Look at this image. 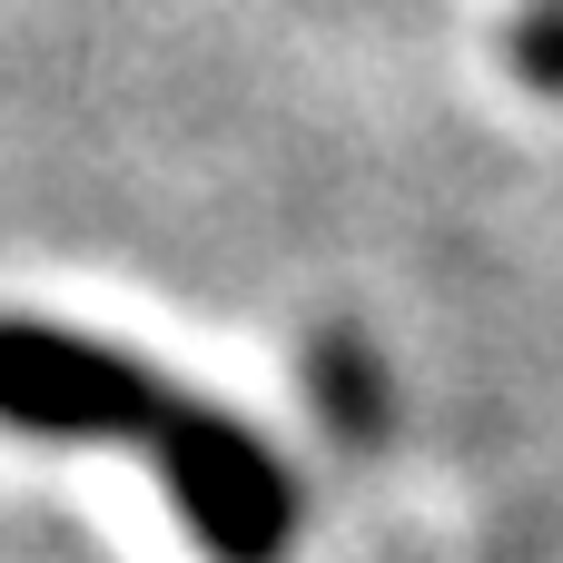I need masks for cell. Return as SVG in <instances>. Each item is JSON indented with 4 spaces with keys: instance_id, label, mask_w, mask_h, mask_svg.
<instances>
[{
    "instance_id": "6da1fadb",
    "label": "cell",
    "mask_w": 563,
    "mask_h": 563,
    "mask_svg": "<svg viewBox=\"0 0 563 563\" xmlns=\"http://www.w3.org/2000/svg\"><path fill=\"white\" fill-rule=\"evenodd\" d=\"M168 386L148 366H129L119 346H89L69 327H30L0 317V416L30 435H158L168 426Z\"/></svg>"
},
{
    "instance_id": "7a4b0ae2",
    "label": "cell",
    "mask_w": 563,
    "mask_h": 563,
    "mask_svg": "<svg viewBox=\"0 0 563 563\" xmlns=\"http://www.w3.org/2000/svg\"><path fill=\"white\" fill-rule=\"evenodd\" d=\"M148 455L168 465V485H178L188 525L208 534V554L267 563L287 544V485H277V465L257 455V435H238V426H218V416H198V406H168V426L148 435Z\"/></svg>"
},
{
    "instance_id": "3957f363",
    "label": "cell",
    "mask_w": 563,
    "mask_h": 563,
    "mask_svg": "<svg viewBox=\"0 0 563 563\" xmlns=\"http://www.w3.org/2000/svg\"><path fill=\"white\" fill-rule=\"evenodd\" d=\"M525 69L534 79H563V20H534L525 30Z\"/></svg>"
}]
</instances>
